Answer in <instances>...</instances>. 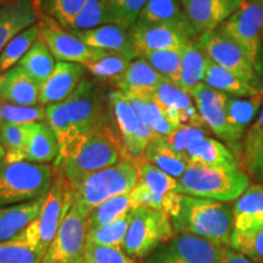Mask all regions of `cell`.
<instances>
[{
    "mask_svg": "<svg viewBox=\"0 0 263 263\" xmlns=\"http://www.w3.org/2000/svg\"><path fill=\"white\" fill-rule=\"evenodd\" d=\"M176 235L172 217L150 207L132 210L129 228L122 249L133 261L144 259Z\"/></svg>",
    "mask_w": 263,
    "mask_h": 263,
    "instance_id": "cell-7",
    "label": "cell"
},
{
    "mask_svg": "<svg viewBox=\"0 0 263 263\" xmlns=\"http://www.w3.org/2000/svg\"><path fill=\"white\" fill-rule=\"evenodd\" d=\"M232 249L254 263H263V229L250 234H233Z\"/></svg>",
    "mask_w": 263,
    "mask_h": 263,
    "instance_id": "cell-47",
    "label": "cell"
},
{
    "mask_svg": "<svg viewBox=\"0 0 263 263\" xmlns=\"http://www.w3.org/2000/svg\"><path fill=\"white\" fill-rule=\"evenodd\" d=\"M196 43L207 58L248 84L263 90V81L246 52L222 31L216 28L203 33L196 39Z\"/></svg>",
    "mask_w": 263,
    "mask_h": 263,
    "instance_id": "cell-11",
    "label": "cell"
},
{
    "mask_svg": "<svg viewBox=\"0 0 263 263\" xmlns=\"http://www.w3.org/2000/svg\"><path fill=\"white\" fill-rule=\"evenodd\" d=\"M108 99L122 137L126 159L132 161L143 159L147 145L157 138L155 132L138 115L123 91H112Z\"/></svg>",
    "mask_w": 263,
    "mask_h": 263,
    "instance_id": "cell-13",
    "label": "cell"
},
{
    "mask_svg": "<svg viewBox=\"0 0 263 263\" xmlns=\"http://www.w3.org/2000/svg\"><path fill=\"white\" fill-rule=\"evenodd\" d=\"M176 233L205 239L218 246L232 248L234 232L233 209L227 202L184 195L179 211L172 217Z\"/></svg>",
    "mask_w": 263,
    "mask_h": 263,
    "instance_id": "cell-1",
    "label": "cell"
},
{
    "mask_svg": "<svg viewBox=\"0 0 263 263\" xmlns=\"http://www.w3.org/2000/svg\"><path fill=\"white\" fill-rule=\"evenodd\" d=\"M143 159L176 179H179L189 166L188 161L174 151L162 137H157L151 141Z\"/></svg>",
    "mask_w": 263,
    "mask_h": 263,
    "instance_id": "cell-31",
    "label": "cell"
},
{
    "mask_svg": "<svg viewBox=\"0 0 263 263\" xmlns=\"http://www.w3.org/2000/svg\"><path fill=\"white\" fill-rule=\"evenodd\" d=\"M65 103L71 123L72 140L70 145L60 151L55 161L64 160L72 155L93 132L105 126L103 108L95 93L94 85L85 78L81 81Z\"/></svg>",
    "mask_w": 263,
    "mask_h": 263,
    "instance_id": "cell-9",
    "label": "cell"
},
{
    "mask_svg": "<svg viewBox=\"0 0 263 263\" xmlns=\"http://www.w3.org/2000/svg\"><path fill=\"white\" fill-rule=\"evenodd\" d=\"M248 0H180L186 18L196 34L218 28Z\"/></svg>",
    "mask_w": 263,
    "mask_h": 263,
    "instance_id": "cell-18",
    "label": "cell"
},
{
    "mask_svg": "<svg viewBox=\"0 0 263 263\" xmlns=\"http://www.w3.org/2000/svg\"><path fill=\"white\" fill-rule=\"evenodd\" d=\"M0 81H2V73H0ZM0 101H2V99H0Z\"/></svg>",
    "mask_w": 263,
    "mask_h": 263,
    "instance_id": "cell-56",
    "label": "cell"
},
{
    "mask_svg": "<svg viewBox=\"0 0 263 263\" xmlns=\"http://www.w3.org/2000/svg\"><path fill=\"white\" fill-rule=\"evenodd\" d=\"M223 246L178 233L161 244L144 263H218Z\"/></svg>",
    "mask_w": 263,
    "mask_h": 263,
    "instance_id": "cell-14",
    "label": "cell"
},
{
    "mask_svg": "<svg viewBox=\"0 0 263 263\" xmlns=\"http://www.w3.org/2000/svg\"><path fill=\"white\" fill-rule=\"evenodd\" d=\"M3 2H6V0H0V3H3Z\"/></svg>",
    "mask_w": 263,
    "mask_h": 263,
    "instance_id": "cell-58",
    "label": "cell"
},
{
    "mask_svg": "<svg viewBox=\"0 0 263 263\" xmlns=\"http://www.w3.org/2000/svg\"><path fill=\"white\" fill-rule=\"evenodd\" d=\"M256 2H258V3H261V4L263 5V0H256Z\"/></svg>",
    "mask_w": 263,
    "mask_h": 263,
    "instance_id": "cell-55",
    "label": "cell"
},
{
    "mask_svg": "<svg viewBox=\"0 0 263 263\" xmlns=\"http://www.w3.org/2000/svg\"><path fill=\"white\" fill-rule=\"evenodd\" d=\"M203 138H206V132L202 128L192 127V126H182L177 127L168 137H166L167 144L172 147L174 151L179 154V155H184L185 151L190 149L194 144L200 141ZM184 157V156H183Z\"/></svg>",
    "mask_w": 263,
    "mask_h": 263,
    "instance_id": "cell-50",
    "label": "cell"
},
{
    "mask_svg": "<svg viewBox=\"0 0 263 263\" xmlns=\"http://www.w3.org/2000/svg\"><path fill=\"white\" fill-rule=\"evenodd\" d=\"M130 61L124 59L121 55L108 52L106 57L101 58L100 60L91 62V64L85 66L88 71L95 77L104 78V80H115L122 76L129 66Z\"/></svg>",
    "mask_w": 263,
    "mask_h": 263,
    "instance_id": "cell-46",
    "label": "cell"
},
{
    "mask_svg": "<svg viewBox=\"0 0 263 263\" xmlns=\"http://www.w3.org/2000/svg\"><path fill=\"white\" fill-rule=\"evenodd\" d=\"M41 39L57 60L80 64L84 67L108 54V51L89 47L78 37L62 31L58 26L41 25Z\"/></svg>",
    "mask_w": 263,
    "mask_h": 263,
    "instance_id": "cell-16",
    "label": "cell"
},
{
    "mask_svg": "<svg viewBox=\"0 0 263 263\" xmlns=\"http://www.w3.org/2000/svg\"><path fill=\"white\" fill-rule=\"evenodd\" d=\"M190 95L206 126L229 145H238L244 136L238 133L227 120L226 105L229 95L213 89L205 83L197 85Z\"/></svg>",
    "mask_w": 263,
    "mask_h": 263,
    "instance_id": "cell-15",
    "label": "cell"
},
{
    "mask_svg": "<svg viewBox=\"0 0 263 263\" xmlns=\"http://www.w3.org/2000/svg\"><path fill=\"white\" fill-rule=\"evenodd\" d=\"M45 112H47V121L49 126L52 128V130L55 132L58 137L60 151L65 150L66 147L70 145L72 140L71 123L65 100L57 104L48 105L45 107Z\"/></svg>",
    "mask_w": 263,
    "mask_h": 263,
    "instance_id": "cell-45",
    "label": "cell"
},
{
    "mask_svg": "<svg viewBox=\"0 0 263 263\" xmlns=\"http://www.w3.org/2000/svg\"><path fill=\"white\" fill-rule=\"evenodd\" d=\"M138 25L144 26H168L179 29L192 41L199 35L194 31L186 18L180 0H147L141 10Z\"/></svg>",
    "mask_w": 263,
    "mask_h": 263,
    "instance_id": "cell-22",
    "label": "cell"
},
{
    "mask_svg": "<svg viewBox=\"0 0 263 263\" xmlns=\"http://www.w3.org/2000/svg\"><path fill=\"white\" fill-rule=\"evenodd\" d=\"M41 38V25H33L12 39L0 54V72H6L16 66Z\"/></svg>",
    "mask_w": 263,
    "mask_h": 263,
    "instance_id": "cell-36",
    "label": "cell"
},
{
    "mask_svg": "<svg viewBox=\"0 0 263 263\" xmlns=\"http://www.w3.org/2000/svg\"><path fill=\"white\" fill-rule=\"evenodd\" d=\"M87 2L88 0H45L44 6L48 14L57 20L60 26L68 28Z\"/></svg>",
    "mask_w": 263,
    "mask_h": 263,
    "instance_id": "cell-49",
    "label": "cell"
},
{
    "mask_svg": "<svg viewBox=\"0 0 263 263\" xmlns=\"http://www.w3.org/2000/svg\"><path fill=\"white\" fill-rule=\"evenodd\" d=\"M262 101L263 93L252 98L229 97L226 105V114L230 126L244 136L246 128L258 115Z\"/></svg>",
    "mask_w": 263,
    "mask_h": 263,
    "instance_id": "cell-35",
    "label": "cell"
},
{
    "mask_svg": "<svg viewBox=\"0 0 263 263\" xmlns=\"http://www.w3.org/2000/svg\"><path fill=\"white\" fill-rule=\"evenodd\" d=\"M178 183L184 195L222 202L239 199L251 185L250 177L241 170L212 168L200 164H189Z\"/></svg>",
    "mask_w": 263,
    "mask_h": 263,
    "instance_id": "cell-5",
    "label": "cell"
},
{
    "mask_svg": "<svg viewBox=\"0 0 263 263\" xmlns=\"http://www.w3.org/2000/svg\"><path fill=\"white\" fill-rule=\"evenodd\" d=\"M28 134L29 124L0 122V141L5 149V160L8 162L22 161Z\"/></svg>",
    "mask_w": 263,
    "mask_h": 263,
    "instance_id": "cell-38",
    "label": "cell"
},
{
    "mask_svg": "<svg viewBox=\"0 0 263 263\" xmlns=\"http://www.w3.org/2000/svg\"><path fill=\"white\" fill-rule=\"evenodd\" d=\"M43 256L20 236L0 242V263H42Z\"/></svg>",
    "mask_w": 263,
    "mask_h": 263,
    "instance_id": "cell-44",
    "label": "cell"
},
{
    "mask_svg": "<svg viewBox=\"0 0 263 263\" xmlns=\"http://www.w3.org/2000/svg\"><path fill=\"white\" fill-rule=\"evenodd\" d=\"M122 159H126L123 143L110 127L103 126L93 132L72 155L55 161L54 170L68 185L74 186L89 174L114 166Z\"/></svg>",
    "mask_w": 263,
    "mask_h": 263,
    "instance_id": "cell-2",
    "label": "cell"
},
{
    "mask_svg": "<svg viewBox=\"0 0 263 263\" xmlns=\"http://www.w3.org/2000/svg\"><path fill=\"white\" fill-rule=\"evenodd\" d=\"M72 203V190L64 177L55 171L50 190L45 195L41 212L18 236L44 257Z\"/></svg>",
    "mask_w": 263,
    "mask_h": 263,
    "instance_id": "cell-6",
    "label": "cell"
},
{
    "mask_svg": "<svg viewBox=\"0 0 263 263\" xmlns=\"http://www.w3.org/2000/svg\"><path fill=\"white\" fill-rule=\"evenodd\" d=\"M218 263H254L251 262L248 257H245L244 255L240 254L239 251L223 246L222 248V254L219 257Z\"/></svg>",
    "mask_w": 263,
    "mask_h": 263,
    "instance_id": "cell-53",
    "label": "cell"
},
{
    "mask_svg": "<svg viewBox=\"0 0 263 263\" xmlns=\"http://www.w3.org/2000/svg\"><path fill=\"white\" fill-rule=\"evenodd\" d=\"M45 196L32 201L0 207V242L14 239L41 212Z\"/></svg>",
    "mask_w": 263,
    "mask_h": 263,
    "instance_id": "cell-29",
    "label": "cell"
},
{
    "mask_svg": "<svg viewBox=\"0 0 263 263\" xmlns=\"http://www.w3.org/2000/svg\"><path fill=\"white\" fill-rule=\"evenodd\" d=\"M41 17L38 0H6L0 3V54L20 33Z\"/></svg>",
    "mask_w": 263,
    "mask_h": 263,
    "instance_id": "cell-19",
    "label": "cell"
},
{
    "mask_svg": "<svg viewBox=\"0 0 263 263\" xmlns=\"http://www.w3.org/2000/svg\"><path fill=\"white\" fill-rule=\"evenodd\" d=\"M74 35L91 48L121 55L128 61H133L139 57L132 38L130 29L121 26L105 25L89 31L74 32Z\"/></svg>",
    "mask_w": 263,
    "mask_h": 263,
    "instance_id": "cell-21",
    "label": "cell"
},
{
    "mask_svg": "<svg viewBox=\"0 0 263 263\" xmlns=\"http://www.w3.org/2000/svg\"><path fill=\"white\" fill-rule=\"evenodd\" d=\"M134 162L139 179L136 188L130 192L132 209L145 206L166 212L171 217L177 216L183 196L178 179L162 172L144 159Z\"/></svg>",
    "mask_w": 263,
    "mask_h": 263,
    "instance_id": "cell-8",
    "label": "cell"
},
{
    "mask_svg": "<svg viewBox=\"0 0 263 263\" xmlns=\"http://www.w3.org/2000/svg\"><path fill=\"white\" fill-rule=\"evenodd\" d=\"M18 65L35 83L41 85L50 77L57 64L47 44L39 38L27 54L20 60Z\"/></svg>",
    "mask_w": 263,
    "mask_h": 263,
    "instance_id": "cell-33",
    "label": "cell"
},
{
    "mask_svg": "<svg viewBox=\"0 0 263 263\" xmlns=\"http://www.w3.org/2000/svg\"><path fill=\"white\" fill-rule=\"evenodd\" d=\"M105 25H115L104 0H88L71 22L70 29L74 32L89 31Z\"/></svg>",
    "mask_w": 263,
    "mask_h": 263,
    "instance_id": "cell-39",
    "label": "cell"
},
{
    "mask_svg": "<svg viewBox=\"0 0 263 263\" xmlns=\"http://www.w3.org/2000/svg\"><path fill=\"white\" fill-rule=\"evenodd\" d=\"M245 168L263 186V139L256 150L254 156L244 163Z\"/></svg>",
    "mask_w": 263,
    "mask_h": 263,
    "instance_id": "cell-52",
    "label": "cell"
},
{
    "mask_svg": "<svg viewBox=\"0 0 263 263\" xmlns=\"http://www.w3.org/2000/svg\"><path fill=\"white\" fill-rule=\"evenodd\" d=\"M184 159L189 164L222 170H240L239 161L232 150L212 138H203L185 151Z\"/></svg>",
    "mask_w": 263,
    "mask_h": 263,
    "instance_id": "cell-26",
    "label": "cell"
},
{
    "mask_svg": "<svg viewBox=\"0 0 263 263\" xmlns=\"http://www.w3.org/2000/svg\"><path fill=\"white\" fill-rule=\"evenodd\" d=\"M147 0H104L115 25L130 29L137 24Z\"/></svg>",
    "mask_w": 263,
    "mask_h": 263,
    "instance_id": "cell-42",
    "label": "cell"
},
{
    "mask_svg": "<svg viewBox=\"0 0 263 263\" xmlns=\"http://www.w3.org/2000/svg\"><path fill=\"white\" fill-rule=\"evenodd\" d=\"M218 29L246 52L263 81V5L261 3L248 0Z\"/></svg>",
    "mask_w": 263,
    "mask_h": 263,
    "instance_id": "cell-10",
    "label": "cell"
},
{
    "mask_svg": "<svg viewBox=\"0 0 263 263\" xmlns=\"http://www.w3.org/2000/svg\"><path fill=\"white\" fill-rule=\"evenodd\" d=\"M138 115L155 132L157 137L166 138L176 129L168 122L153 95H127Z\"/></svg>",
    "mask_w": 263,
    "mask_h": 263,
    "instance_id": "cell-34",
    "label": "cell"
},
{
    "mask_svg": "<svg viewBox=\"0 0 263 263\" xmlns=\"http://www.w3.org/2000/svg\"><path fill=\"white\" fill-rule=\"evenodd\" d=\"M263 139V107L259 111L258 116L254 121V124L249 128L244 137V145H242V162L248 161L254 156L257 147Z\"/></svg>",
    "mask_w": 263,
    "mask_h": 263,
    "instance_id": "cell-51",
    "label": "cell"
},
{
    "mask_svg": "<svg viewBox=\"0 0 263 263\" xmlns=\"http://www.w3.org/2000/svg\"><path fill=\"white\" fill-rule=\"evenodd\" d=\"M130 210H133L130 202V193L108 199L95 207L88 216V230L116 221Z\"/></svg>",
    "mask_w": 263,
    "mask_h": 263,
    "instance_id": "cell-40",
    "label": "cell"
},
{
    "mask_svg": "<svg viewBox=\"0 0 263 263\" xmlns=\"http://www.w3.org/2000/svg\"><path fill=\"white\" fill-rule=\"evenodd\" d=\"M139 57L147 52L163 50H183L194 42L180 32L168 26H144L136 24L130 28Z\"/></svg>",
    "mask_w": 263,
    "mask_h": 263,
    "instance_id": "cell-20",
    "label": "cell"
},
{
    "mask_svg": "<svg viewBox=\"0 0 263 263\" xmlns=\"http://www.w3.org/2000/svg\"><path fill=\"white\" fill-rule=\"evenodd\" d=\"M154 99L171 124L174 127L192 126L202 128L205 122L200 116L192 95L168 80H163L153 94Z\"/></svg>",
    "mask_w": 263,
    "mask_h": 263,
    "instance_id": "cell-17",
    "label": "cell"
},
{
    "mask_svg": "<svg viewBox=\"0 0 263 263\" xmlns=\"http://www.w3.org/2000/svg\"><path fill=\"white\" fill-rule=\"evenodd\" d=\"M84 263H134L122 248L95 245L87 242Z\"/></svg>",
    "mask_w": 263,
    "mask_h": 263,
    "instance_id": "cell-48",
    "label": "cell"
},
{
    "mask_svg": "<svg viewBox=\"0 0 263 263\" xmlns=\"http://www.w3.org/2000/svg\"><path fill=\"white\" fill-rule=\"evenodd\" d=\"M88 217L72 200L42 263H84Z\"/></svg>",
    "mask_w": 263,
    "mask_h": 263,
    "instance_id": "cell-12",
    "label": "cell"
},
{
    "mask_svg": "<svg viewBox=\"0 0 263 263\" xmlns=\"http://www.w3.org/2000/svg\"><path fill=\"white\" fill-rule=\"evenodd\" d=\"M132 218V210L126 215L117 218L116 221L100 226L98 228L89 229L87 234V242L95 245L114 246L122 248L124 238L129 228Z\"/></svg>",
    "mask_w": 263,
    "mask_h": 263,
    "instance_id": "cell-37",
    "label": "cell"
},
{
    "mask_svg": "<svg viewBox=\"0 0 263 263\" xmlns=\"http://www.w3.org/2000/svg\"><path fill=\"white\" fill-rule=\"evenodd\" d=\"M206 60L207 57L196 41L190 43L183 51L182 68L177 87L190 94L197 85L201 84L205 78Z\"/></svg>",
    "mask_w": 263,
    "mask_h": 263,
    "instance_id": "cell-32",
    "label": "cell"
},
{
    "mask_svg": "<svg viewBox=\"0 0 263 263\" xmlns=\"http://www.w3.org/2000/svg\"><path fill=\"white\" fill-rule=\"evenodd\" d=\"M5 156H6L5 149H4V146L2 145V141H0V162L5 159Z\"/></svg>",
    "mask_w": 263,
    "mask_h": 263,
    "instance_id": "cell-54",
    "label": "cell"
},
{
    "mask_svg": "<svg viewBox=\"0 0 263 263\" xmlns=\"http://www.w3.org/2000/svg\"><path fill=\"white\" fill-rule=\"evenodd\" d=\"M203 83L213 88V89H217L234 98H252L263 93V90H259L240 80L232 72L226 70L224 67L216 64L209 58L206 60V72Z\"/></svg>",
    "mask_w": 263,
    "mask_h": 263,
    "instance_id": "cell-30",
    "label": "cell"
},
{
    "mask_svg": "<svg viewBox=\"0 0 263 263\" xmlns=\"http://www.w3.org/2000/svg\"><path fill=\"white\" fill-rule=\"evenodd\" d=\"M83 65L58 61L50 77L41 84L39 104L48 106L66 100L83 80Z\"/></svg>",
    "mask_w": 263,
    "mask_h": 263,
    "instance_id": "cell-23",
    "label": "cell"
},
{
    "mask_svg": "<svg viewBox=\"0 0 263 263\" xmlns=\"http://www.w3.org/2000/svg\"><path fill=\"white\" fill-rule=\"evenodd\" d=\"M59 153L60 146L58 137L49 123L35 122L29 124L28 140L22 161L49 164L58 159Z\"/></svg>",
    "mask_w": 263,
    "mask_h": 263,
    "instance_id": "cell-27",
    "label": "cell"
},
{
    "mask_svg": "<svg viewBox=\"0 0 263 263\" xmlns=\"http://www.w3.org/2000/svg\"><path fill=\"white\" fill-rule=\"evenodd\" d=\"M233 234H250L263 229V186L252 184L235 200Z\"/></svg>",
    "mask_w": 263,
    "mask_h": 263,
    "instance_id": "cell-24",
    "label": "cell"
},
{
    "mask_svg": "<svg viewBox=\"0 0 263 263\" xmlns=\"http://www.w3.org/2000/svg\"><path fill=\"white\" fill-rule=\"evenodd\" d=\"M47 120L45 107L43 106H20L5 101H0V122L31 124L44 122Z\"/></svg>",
    "mask_w": 263,
    "mask_h": 263,
    "instance_id": "cell-43",
    "label": "cell"
},
{
    "mask_svg": "<svg viewBox=\"0 0 263 263\" xmlns=\"http://www.w3.org/2000/svg\"><path fill=\"white\" fill-rule=\"evenodd\" d=\"M163 78L143 58L130 61L126 72L116 81L118 90L126 95H153Z\"/></svg>",
    "mask_w": 263,
    "mask_h": 263,
    "instance_id": "cell-28",
    "label": "cell"
},
{
    "mask_svg": "<svg viewBox=\"0 0 263 263\" xmlns=\"http://www.w3.org/2000/svg\"><path fill=\"white\" fill-rule=\"evenodd\" d=\"M138 179L139 174L136 162L122 159L114 166L91 173L71 186L72 200L88 217L95 207L106 200L129 194L136 188Z\"/></svg>",
    "mask_w": 263,
    "mask_h": 263,
    "instance_id": "cell-3",
    "label": "cell"
},
{
    "mask_svg": "<svg viewBox=\"0 0 263 263\" xmlns=\"http://www.w3.org/2000/svg\"><path fill=\"white\" fill-rule=\"evenodd\" d=\"M41 85L29 77L18 64L4 72L0 81V99L20 106H37Z\"/></svg>",
    "mask_w": 263,
    "mask_h": 263,
    "instance_id": "cell-25",
    "label": "cell"
},
{
    "mask_svg": "<svg viewBox=\"0 0 263 263\" xmlns=\"http://www.w3.org/2000/svg\"><path fill=\"white\" fill-rule=\"evenodd\" d=\"M55 178L50 164L20 161L0 162V207L32 201L45 196Z\"/></svg>",
    "mask_w": 263,
    "mask_h": 263,
    "instance_id": "cell-4",
    "label": "cell"
},
{
    "mask_svg": "<svg viewBox=\"0 0 263 263\" xmlns=\"http://www.w3.org/2000/svg\"><path fill=\"white\" fill-rule=\"evenodd\" d=\"M262 42H263V29H262Z\"/></svg>",
    "mask_w": 263,
    "mask_h": 263,
    "instance_id": "cell-57",
    "label": "cell"
},
{
    "mask_svg": "<svg viewBox=\"0 0 263 263\" xmlns=\"http://www.w3.org/2000/svg\"><path fill=\"white\" fill-rule=\"evenodd\" d=\"M183 50H163L147 52L141 55L144 60L149 62V65L163 78L177 84L179 81L180 68H182Z\"/></svg>",
    "mask_w": 263,
    "mask_h": 263,
    "instance_id": "cell-41",
    "label": "cell"
}]
</instances>
